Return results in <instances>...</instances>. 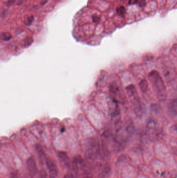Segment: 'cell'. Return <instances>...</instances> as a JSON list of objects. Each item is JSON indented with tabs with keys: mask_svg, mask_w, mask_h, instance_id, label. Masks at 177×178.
<instances>
[{
	"mask_svg": "<svg viewBox=\"0 0 177 178\" xmlns=\"http://www.w3.org/2000/svg\"><path fill=\"white\" fill-rule=\"evenodd\" d=\"M150 81L152 83L158 99L164 101L167 97V91L164 81L157 71H152L148 75Z\"/></svg>",
	"mask_w": 177,
	"mask_h": 178,
	"instance_id": "1",
	"label": "cell"
},
{
	"mask_svg": "<svg viewBox=\"0 0 177 178\" xmlns=\"http://www.w3.org/2000/svg\"><path fill=\"white\" fill-rule=\"evenodd\" d=\"M126 90L128 96L130 99L135 113L140 117L142 114V108L136 88L134 85H129L126 88Z\"/></svg>",
	"mask_w": 177,
	"mask_h": 178,
	"instance_id": "2",
	"label": "cell"
},
{
	"mask_svg": "<svg viewBox=\"0 0 177 178\" xmlns=\"http://www.w3.org/2000/svg\"><path fill=\"white\" fill-rule=\"evenodd\" d=\"M87 152L90 157H95L100 151L98 143L95 140L88 141L87 144Z\"/></svg>",
	"mask_w": 177,
	"mask_h": 178,
	"instance_id": "3",
	"label": "cell"
},
{
	"mask_svg": "<svg viewBox=\"0 0 177 178\" xmlns=\"http://www.w3.org/2000/svg\"><path fill=\"white\" fill-rule=\"evenodd\" d=\"M45 161L48 168L51 178H56L58 174V170L56 164H55L51 159L48 158H46Z\"/></svg>",
	"mask_w": 177,
	"mask_h": 178,
	"instance_id": "4",
	"label": "cell"
},
{
	"mask_svg": "<svg viewBox=\"0 0 177 178\" xmlns=\"http://www.w3.org/2000/svg\"><path fill=\"white\" fill-rule=\"evenodd\" d=\"M27 166L30 174L32 176L35 175L37 173L36 161L33 157H30L27 161Z\"/></svg>",
	"mask_w": 177,
	"mask_h": 178,
	"instance_id": "5",
	"label": "cell"
},
{
	"mask_svg": "<svg viewBox=\"0 0 177 178\" xmlns=\"http://www.w3.org/2000/svg\"><path fill=\"white\" fill-rule=\"evenodd\" d=\"M58 156L59 157V161L61 164L65 166V167H69L70 165V161L69 159V157H68L67 153L65 152H59L58 154Z\"/></svg>",
	"mask_w": 177,
	"mask_h": 178,
	"instance_id": "6",
	"label": "cell"
},
{
	"mask_svg": "<svg viewBox=\"0 0 177 178\" xmlns=\"http://www.w3.org/2000/svg\"><path fill=\"white\" fill-rule=\"evenodd\" d=\"M168 110L170 113L174 115H177V99H172L169 103Z\"/></svg>",
	"mask_w": 177,
	"mask_h": 178,
	"instance_id": "7",
	"label": "cell"
},
{
	"mask_svg": "<svg viewBox=\"0 0 177 178\" xmlns=\"http://www.w3.org/2000/svg\"><path fill=\"white\" fill-rule=\"evenodd\" d=\"M35 149H36L37 153L38 154L41 161L42 163L44 161H46V159L47 158H46L45 153L43 150L42 147H41V146L39 144H37L35 145Z\"/></svg>",
	"mask_w": 177,
	"mask_h": 178,
	"instance_id": "8",
	"label": "cell"
},
{
	"mask_svg": "<svg viewBox=\"0 0 177 178\" xmlns=\"http://www.w3.org/2000/svg\"><path fill=\"white\" fill-rule=\"evenodd\" d=\"M139 87L142 92H146L148 88V83L146 79H142L139 82Z\"/></svg>",
	"mask_w": 177,
	"mask_h": 178,
	"instance_id": "9",
	"label": "cell"
},
{
	"mask_svg": "<svg viewBox=\"0 0 177 178\" xmlns=\"http://www.w3.org/2000/svg\"><path fill=\"white\" fill-rule=\"evenodd\" d=\"M34 17L33 15H30V16H27L25 17L24 19V24L25 25L27 26H29L31 25L32 23L33 22Z\"/></svg>",
	"mask_w": 177,
	"mask_h": 178,
	"instance_id": "10",
	"label": "cell"
},
{
	"mask_svg": "<svg viewBox=\"0 0 177 178\" xmlns=\"http://www.w3.org/2000/svg\"><path fill=\"white\" fill-rule=\"evenodd\" d=\"M110 171V168L108 166H104L101 169V171L99 173V178H104Z\"/></svg>",
	"mask_w": 177,
	"mask_h": 178,
	"instance_id": "11",
	"label": "cell"
},
{
	"mask_svg": "<svg viewBox=\"0 0 177 178\" xmlns=\"http://www.w3.org/2000/svg\"><path fill=\"white\" fill-rule=\"evenodd\" d=\"M118 86L115 83H113L110 86V91L111 93L115 95L116 93H118Z\"/></svg>",
	"mask_w": 177,
	"mask_h": 178,
	"instance_id": "12",
	"label": "cell"
},
{
	"mask_svg": "<svg viewBox=\"0 0 177 178\" xmlns=\"http://www.w3.org/2000/svg\"><path fill=\"white\" fill-rule=\"evenodd\" d=\"M116 12L119 16L123 17L126 13V9L123 6H119L117 9Z\"/></svg>",
	"mask_w": 177,
	"mask_h": 178,
	"instance_id": "13",
	"label": "cell"
},
{
	"mask_svg": "<svg viewBox=\"0 0 177 178\" xmlns=\"http://www.w3.org/2000/svg\"><path fill=\"white\" fill-rule=\"evenodd\" d=\"M1 38H2V40L4 41H9L11 38V34L9 32H3L1 34Z\"/></svg>",
	"mask_w": 177,
	"mask_h": 178,
	"instance_id": "14",
	"label": "cell"
},
{
	"mask_svg": "<svg viewBox=\"0 0 177 178\" xmlns=\"http://www.w3.org/2000/svg\"><path fill=\"white\" fill-rule=\"evenodd\" d=\"M32 42H33V39L32 37H27L25 40V47H28L31 45Z\"/></svg>",
	"mask_w": 177,
	"mask_h": 178,
	"instance_id": "15",
	"label": "cell"
},
{
	"mask_svg": "<svg viewBox=\"0 0 177 178\" xmlns=\"http://www.w3.org/2000/svg\"><path fill=\"white\" fill-rule=\"evenodd\" d=\"M92 18H93V22H94V23H98L99 21L100 17H99V16H98L97 15H94Z\"/></svg>",
	"mask_w": 177,
	"mask_h": 178,
	"instance_id": "16",
	"label": "cell"
},
{
	"mask_svg": "<svg viewBox=\"0 0 177 178\" xmlns=\"http://www.w3.org/2000/svg\"><path fill=\"white\" fill-rule=\"evenodd\" d=\"M15 1L16 0H8L5 3L6 5L8 7L13 5L15 2Z\"/></svg>",
	"mask_w": 177,
	"mask_h": 178,
	"instance_id": "17",
	"label": "cell"
},
{
	"mask_svg": "<svg viewBox=\"0 0 177 178\" xmlns=\"http://www.w3.org/2000/svg\"><path fill=\"white\" fill-rule=\"evenodd\" d=\"M146 5V0H139V5L140 7H143Z\"/></svg>",
	"mask_w": 177,
	"mask_h": 178,
	"instance_id": "18",
	"label": "cell"
},
{
	"mask_svg": "<svg viewBox=\"0 0 177 178\" xmlns=\"http://www.w3.org/2000/svg\"><path fill=\"white\" fill-rule=\"evenodd\" d=\"M139 0H129L128 1V4L129 5H134L135 4L139 2Z\"/></svg>",
	"mask_w": 177,
	"mask_h": 178,
	"instance_id": "19",
	"label": "cell"
},
{
	"mask_svg": "<svg viewBox=\"0 0 177 178\" xmlns=\"http://www.w3.org/2000/svg\"><path fill=\"white\" fill-rule=\"evenodd\" d=\"M171 129L172 131H177V123L176 124H174L173 126H172Z\"/></svg>",
	"mask_w": 177,
	"mask_h": 178,
	"instance_id": "20",
	"label": "cell"
},
{
	"mask_svg": "<svg viewBox=\"0 0 177 178\" xmlns=\"http://www.w3.org/2000/svg\"><path fill=\"white\" fill-rule=\"evenodd\" d=\"M11 178H18V177H17V175L13 173L11 174Z\"/></svg>",
	"mask_w": 177,
	"mask_h": 178,
	"instance_id": "21",
	"label": "cell"
},
{
	"mask_svg": "<svg viewBox=\"0 0 177 178\" xmlns=\"http://www.w3.org/2000/svg\"><path fill=\"white\" fill-rule=\"evenodd\" d=\"M83 178H92V177H90V175H86V176H85L84 177H83Z\"/></svg>",
	"mask_w": 177,
	"mask_h": 178,
	"instance_id": "22",
	"label": "cell"
},
{
	"mask_svg": "<svg viewBox=\"0 0 177 178\" xmlns=\"http://www.w3.org/2000/svg\"><path fill=\"white\" fill-rule=\"evenodd\" d=\"M64 178H71V177L70 175H66L65 176V177Z\"/></svg>",
	"mask_w": 177,
	"mask_h": 178,
	"instance_id": "23",
	"label": "cell"
},
{
	"mask_svg": "<svg viewBox=\"0 0 177 178\" xmlns=\"http://www.w3.org/2000/svg\"><path fill=\"white\" fill-rule=\"evenodd\" d=\"M121 1H125V0H121Z\"/></svg>",
	"mask_w": 177,
	"mask_h": 178,
	"instance_id": "24",
	"label": "cell"
},
{
	"mask_svg": "<svg viewBox=\"0 0 177 178\" xmlns=\"http://www.w3.org/2000/svg\"></svg>",
	"mask_w": 177,
	"mask_h": 178,
	"instance_id": "25",
	"label": "cell"
}]
</instances>
